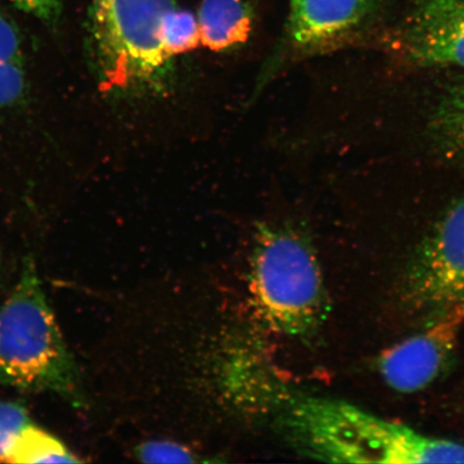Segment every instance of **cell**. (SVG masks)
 Masks as SVG:
<instances>
[{"label":"cell","mask_w":464,"mask_h":464,"mask_svg":"<svg viewBox=\"0 0 464 464\" xmlns=\"http://www.w3.org/2000/svg\"><path fill=\"white\" fill-rule=\"evenodd\" d=\"M286 439L300 454L335 463H464V445L429 437L342 400L309 397L283 415Z\"/></svg>","instance_id":"1"},{"label":"cell","mask_w":464,"mask_h":464,"mask_svg":"<svg viewBox=\"0 0 464 464\" xmlns=\"http://www.w3.org/2000/svg\"><path fill=\"white\" fill-rule=\"evenodd\" d=\"M406 310L440 317L464 304V197L456 201L417 246L400 285Z\"/></svg>","instance_id":"5"},{"label":"cell","mask_w":464,"mask_h":464,"mask_svg":"<svg viewBox=\"0 0 464 464\" xmlns=\"http://www.w3.org/2000/svg\"><path fill=\"white\" fill-rule=\"evenodd\" d=\"M464 324V304L452 307L430 326L382 352L376 368L388 386L400 393L426 390L454 358Z\"/></svg>","instance_id":"7"},{"label":"cell","mask_w":464,"mask_h":464,"mask_svg":"<svg viewBox=\"0 0 464 464\" xmlns=\"http://www.w3.org/2000/svg\"><path fill=\"white\" fill-rule=\"evenodd\" d=\"M161 42L171 57L194 50L201 43L198 20L188 10H172L162 26Z\"/></svg>","instance_id":"13"},{"label":"cell","mask_w":464,"mask_h":464,"mask_svg":"<svg viewBox=\"0 0 464 464\" xmlns=\"http://www.w3.org/2000/svg\"><path fill=\"white\" fill-rule=\"evenodd\" d=\"M393 45L411 66L464 71V0H414Z\"/></svg>","instance_id":"8"},{"label":"cell","mask_w":464,"mask_h":464,"mask_svg":"<svg viewBox=\"0 0 464 464\" xmlns=\"http://www.w3.org/2000/svg\"><path fill=\"white\" fill-rule=\"evenodd\" d=\"M16 9L48 24L60 19L65 0H9Z\"/></svg>","instance_id":"16"},{"label":"cell","mask_w":464,"mask_h":464,"mask_svg":"<svg viewBox=\"0 0 464 464\" xmlns=\"http://www.w3.org/2000/svg\"><path fill=\"white\" fill-rule=\"evenodd\" d=\"M174 0H92L90 42L98 80L112 94L164 92L172 58L161 31Z\"/></svg>","instance_id":"3"},{"label":"cell","mask_w":464,"mask_h":464,"mask_svg":"<svg viewBox=\"0 0 464 464\" xmlns=\"http://www.w3.org/2000/svg\"><path fill=\"white\" fill-rule=\"evenodd\" d=\"M252 285L260 312L284 334L309 336L326 322L329 301L321 266L310 243L297 232L260 228Z\"/></svg>","instance_id":"4"},{"label":"cell","mask_w":464,"mask_h":464,"mask_svg":"<svg viewBox=\"0 0 464 464\" xmlns=\"http://www.w3.org/2000/svg\"><path fill=\"white\" fill-rule=\"evenodd\" d=\"M27 75L19 29L0 5V119L24 102Z\"/></svg>","instance_id":"10"},{"label":"cell","mask_w":464,"mask_h":464,"mask_svg":"<svg viewBox=\"0 0 464 464\" xmlns=\"http://www.w3.org/2000/svg\"><path fill=\"white\" fill-rule=\"evenodd\" d=\"M376 0H290L281 48L266 61L257 90L295 60L321 53L350 36L372 13Z\"/></svg>","instance_id":"6"},{"label":"cell","mask_w":464,"mask_h":464,"mask_svg":"<svg viewBox=\"0 0 464 464\" xmlns=\"http://www.w3.org/2000/svg\"><path fill=\"white\" fill-rule=\"evenodd\" d=\"M0 385L54 393L77 408L85 404L78 365L29 260L0 307Z\"/></svg>","instance_id":"2"},{"label":"cell","mask_w":464,"mask_h":464,"mask_svg":"<svg viewBox=\"0 0 464 464\" xmlns=\"http://www.w3.org/2000/svg\"><path fill=\"white\" fill-rule=\"evenodd\" d=\"M8 462L77 463L81 460L60 440L31 423L17 438Z\"/></svg>","instance_id":"12"},{"label":"cell","mask_w":464,"mask_h":464,"mask_svg":"<svg viewBox=\"0 0 464 464\" xmlns=\"http://www.w3.org/2000/svg\"><path fill=\"white\" fill-rule=\"evenodd\" d=\"M253 19L245 0H202L197 17L201 44L216 52L235 49L246 43Z\"/></svg>","instance_id":"9"},{"label":"cell","mask_w":464,"mask_h":464,"mask_svg":"<svg viewBox=\"0 0 464 464\" xmlns=\"http://www.w3.org/2000/svg\"><path fill=\"white\" fill-rule=\"evenodd\" d=\"M137 457L148 463H193L194 454L181 445L167 440H150L139 446Z\"/></svg>","instance_id":"15"},{"label":"cell","mask_w":464,"mask_h":464,"mask_svg":"<svg viewBox=\"0 0 464 464\" xmlns=\"http://www.w3.org/2000/svg\"><path fill=\"white\" fill-rule=\"evenodd\" d=\"M430 127L446 158L464 167V72L440 95Z\"/></svg>","instance_id":"11"},{"label":"cell","mask_w":464,"mask_h":464,"mask_svg":"<svg viewBox=\"0 0 464 464\" xmlns=\"http://www.w3.org/2000/svg\"><path fill=\"white\" fill-rule=\"evenodd\" d=\"M31 423L24 406L0 402V462L9 461L17 438Z\"/></svg>","instance_id":"14"}]
</instances>
